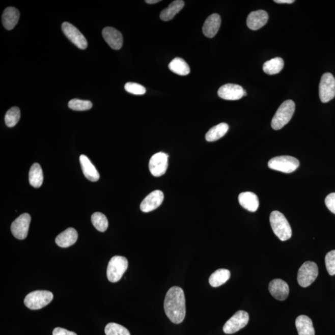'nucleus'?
<instances>
[{
	"mask_svg": "<svg viewBox=\"0 0 335 335\" xmlns=\"http://www.w3.org/2000/svg\"><path fill=\"white\" fill-rule=\"evenodd\" d=\"M166 316L175 324L183 322L186 316V299L182 289L178 286L170 288L164 301Z\"/></svg>",
	"mask_w": 335,
	"mask_h": 335,
	"instance_id": "nucleus-1",
	"label": "nucleus"
},
{
	"mask_svg": "<svg viewBox=\"0 0 335 335\" xmlns=\"http://www.w3.org/2000/svg\"><path fill=\"white\" fill-rule=\"evenodd\" d=\"M272 231L281 241H286L292 237V229L290 224L282 213L275 211L271 212L269 217Z\"/></svg>",
	"mask_w": 335,
	"mask_h": 335,
	"instance_id": "nucleus-2",
	"label": "nucleus"
},
{
	"mask_svg": "<svg viewBox=\"0 0 335 335\" xmlns=\"http://www.w3.org/2000/svg\"><path fill=\"white\" fill-rule=\"evenodd\" d=\"M296 108L294 102L287 100L281 105L272 119L271 127L274 130H280L291 121Z\"/></svg>",
	"mask_w": 335,
	"mask_h": 335,
	"instance_id": "nucleus-3",
	"label": "nucleus"
},
{
	"mask_svg": "<svg viewBox=\"0 0 335 335\" xmlns=\"http://www.w3.org/2000/svg\"><path fill=\"white\" fill-rule=\"evenodd\" d=\"M53 298V294L50 291H33L25 297L24 304L31 310H39L49 304Z\"/></svg>",
	"mask_w": 335,
	"mask_h": 335,
	"instance_id": "nucleus-4",
	"label": "nucleus"
},
{
	"mask_svg": "<svg viewBox=\"0 0 335 335\" xmlns=\"http://www.w3.org/2000/svg\"><path fill=\"white\" fill-rule=\"evenodd\" d=\"M128 268L127 258L121 256L113 257L107 268V279L111 283H117L123 277Z\"/></svg>",
	"mask_w": 335,
	"mask_h": 335,
	"instance_id": "nucleus-5",
	"label": "nucleus"
},
{
	"mask_svg": "<svg viewBox=\"0 0 335 335\" xmlns=\"http://www.w3.org/2000/svg\"><path fill=\"white\" fill-rule=\"evenodd\" d=\"M319 275V268L317 264L312 261H306L298 271L297 281L302 288L311 286Z\"/></svg>",
	"mask_w": 335,
	"mask_h": 335,
	"instance_id": "nucleus-6",
	"label": "nucleus"
},
{
	"mask_svg": "<svg viewBox=\"0 0 335 335\" xmlns=\"http://www.w3.org/2000/svg\"><path fill=\"white\" fill-rule=\"evenodd\" d=\"M299 166V160L291 156H280L272 158L268 162L269 169L285 173L296 171Z\"/></svg>",
	"mask_w": 335,
	"mask_h": 335,
	"instance_id": "nucleus-7",
	"label": "nucleus"
},
{
	"mask_svg": "<svg viewBox=\"0 0 335 335\" xmlns=\"http://www.w3.org/2000/svg\"><path fill=\"white\" fill-rule=\"evenodd\" d=\"M319 96L323 103H328L335 96V78L330 73H326L321 78Z\"/></svg>",
	"mask_w": 335,
	"mask_h": 335,
	"instance_id": "nucleus-8",
	"label": "nucleus"
},
{
	"mask_svg": "<svg viewBox=\"0 0 335 335\" xmlns=\"http://www.w3.org/2000/svg\"><path fill=\"white\" fill-rule=\"evenodd\" d=\"M248 322V314L243 311H238L224 325L223 331L226 334L236 333L245 327Z\"/></svg>",
	"mask_w": 335,
	"mask_h": 335,
	"instance_id": "nucleus-9",
	"label": "nucleus"
},
{
	"mask_svg": "<svg viewBox=\"0 0 335 335\" xmlns=\"http://www.w3.org/2000/svg\"><path fill=\"white\" fill-rule=\"evenodd\" d=\"M169 156L166 153L159 152L153 155L149 161L150 173L155 177H160L166 173L169 166Z\"/></svg>",
	"mask_w": 335,
	"mask_h": 335,
	"instance_id": "nucleus-10",
	"label": "nucleus"
},
{
	"mask_svg": "<svg viewBox=\"0 0 335 335\" xmlns=\"http://www.w3.org/2000/svg\"><path fill=\"white\" fill-rule=\"evenodd\" d=\"M62 30L67 38L79 49H87L88 42L86 38L74 25L69 22H64L62 25Z\"/></svg>",
	"mask_w": 335,
	"mask_h": 335,
	"instance_id": "nucleus-11",
	"label": "nucleus"
},
{
	"mask_svg": "<svg viewBox=\"0 0 335 335\" xmlns=\"http://www.w3.org/2000/svg\"><path fill=\"white\" fill-rule=\"evenodd\" d=\"M31 218L29 214L25 213L20 215L11 224V230L14 237L19 240L27 237L29 231Z\"/></svg>",
	"mask_w": 335,
	"mask_h": 335,
	"instance_id": "nucleus-12",
	"label": "nucleus"
},
{
	"mask_svg": "<svg viewBox=\"0 0 335 335\" xmlns=\"http://www.w3.org/2000/svg\"><path fill=\"white\" fill-rule=\"evenodd\" d=\"M163 200V192L160 190H155L147 196L141 203V211L146 213L154 211L162 204Z\"/></svg>",
	"mask_w": 335,
	"mask_h": 335,
	"instance_id": "nucleus-13",
	"label": "nucleus"
},
{
	"mask_svg": "<svg viewBox=\"0 0 335 335\" xmlns=\"http://www.w3.org/2000/svg\"><path fill=\"white\" fill-rule=\"evenodd\" d=\"M245 90L240 85L226 84L221 87L218 90V95L226 100H238L243 97Z\"/></svg>",
	"mask_w": 335,
	"mask_h": 335,
	"instance_id": "nucleus-14",
	"label": "nucleus"
},
{
	"mask_svg": "<svg viewBox=\"0 0 335 335\" xmlns=\"http://www.w3.org/2000/svg\"><path fill=\"white\" fill-rule=\"evenodd\" d=\"M269 291L271 296L279 300H285L289 294V286L285 281L275 279L271 281L269 285Z\"/></svg>",
	"mask_w": 335,
	"mask_h": 335,
	"instance_id": "nucleus-15",
	"label": "nucleus"
},
{
	"mask_svg": "<svg viewBox=\"0 0 335 335\" xmlns=\"http://www.w3.org/2000/svg\"><path fill=\"white\" fill-rule=\"evenodd\" d=\"M103 36L113 49L119 50L123 45V37L122 34L115 28L106 27L103 30Z\"/></svg>",
	"mask_w": 335,
	"mask_h": 335,
	"instance_id": "nucleus-16",
	"label": "nucleus"
},
{
	"mask_svg": "<svg viewBox=\"0 0 335 335\" xmlns=\"http://www.w3.org/2000/svg\"><path fill=\"white\" fill-rule=\"evenodd\" d=\"M268 21V13L264 10H258L249 13L246 19V24L249 29L256 31L263 27Z\"/></svg>",
	"mask_w": 335,
	"mask_h": 335,
	"instance_id": "nucleus-17",
	"label": "nucleus"
},
{
	"mask_svg": "<svg viewBox=\"0 0 335 335\" xmlns=\"http://www.w3.org/2000/svg\"><path fill=\"white\" fill-rule=\"evenodd\" d=\"M221 24L220 16L218 14H212L206 20L203 25V31L207 38H212L217 35Z\"/></svg>",
	"mask_w": 335,
	"mask_h": 335,
	"instance_id": "nucleus-18",
	"label": "nucleus"
},
{
	"mask_svg": "<svg viewBox=\"0 0 335 335\" xmlns=\"http://www.w3.org/2000/svg\"><path fill=\"white\" fill-rule=\"evenodd\" d=\"M78 239V233L73 228H69L60 234L55 238V243L62 248H68L74 245Z\"/></svg>",
	"mask_w": 335,
	"mask_h": 335,
	"instance_id": "nucleus-19",
	"label": "nucleus"
},
{
	"mask_svg": "<svg viewBox=\"0 0 335 335\" xmlns=\"http://www.w3.org/2000/svg\"><path fill=\"white\" fill-rule=\"evenodd\" d=\"M238 201L243 208L248 211L255 212L259 207V200L256 194L252 192L241 193L238 197Z\"/></svg>",
	"mask_w": 335,
	"mask_h": 335,
	"instance_id": "nucleus-20",
	"label": "nucleus"
},
{
	"mask_svg": "<svg viewBox=\"0 0 335 335\" xmlns=\"http://www.w3.org/2000/svg\"><path fill=\"white\" fill-rule=\"evenodd\" d=\"M79 162H80L81 169L83 170L85 177L88 180L92 181V182H96V181L99 180V174L97 170L96 169L92 161L86 155H81L80 156Z\"/></svg>",
	"mask_w": 335,
	"mask_h": 335,
	"instance_id": "nucleus-21",
	"label": "nucleus"
},
{
	"mask_svg": "<svg viewBox=\"0 0 335 335\" xmlns=\"http://www.w3.org/2000/svg\"><path fill=\"white\" fill-rule=\"evenodd\" d=\"M20 16L19 11L16 8H6L2 15L3 25L7 30H13L18 24Z\"/></svg>",
	"mask_w": 335,
	"mask_h": 335,
	"instance_id": "nucleus-22",
	"label": "nucleus"
},
{
	"mask_svg": "<svg viewBox=\"0 0 335 335\" xmlns=\"http://www.w3.org/2000/svg\"><path fill=\"white\" fill-rule=\"evenodd\" d=\"M296 326L299 335H315L312 320L308 316H300L296 320Z\"/></svg>",
	"mask_w": 335,
	"mask_h": 335,
	"instance_id": "nucleus-23",
	"label": "nucleus"
},
{
	"mask_svg": "<svg viewBox=\"0 0 335 335\" xmlns=\"http://www.w3.org/2000/svg\"><path fill=\"white\" fill-rule=\"evenodd\" d=\"M184 2L182 0H176L170 4L165 9L161 11L160 19L163 21H169L183 10Z\"/></svg>",
	"mask_w": 335,
	"mask_h": 335,
	"instance_id": "nucleus-24",
	"label": "nucleus"
},
{
	"mask_svg": "<svg viewBox=\"0 0 335 335\" xmlns=\"http://www.w3.org/2000/svg\"><path fill=\"white\" fill-rule=\"evenodd\" d=\"M231 277V272L228 269H217L209 277V284L214 288H217L225 284Z\"/></svg>",
	"mask_w": 335,
	"mask_h": 335,
	"instance_id": "nucleus-25",
	"label": "nucleus"
},
{
	"mask_svg": "<svg viewBox=\"0 0 335 335\" xmlns=\"http://www.w3.org/2000/svg\"><path fill=\"white\" fill-rule=\"evenodd\" d=\"M29 180L31 185L35 188H39L43 183V172L39 163H35L31 167Z\"/></svg>",
	"mask_w": 335,
	"mask_h": 335,
	"instance_id": "nucleus-26",
	"label": "nucleus"
},
{
	"mask_svg": "<svg viewBox=\"0 0 335 335\" xmlns=\"http://www.w3.org/2000/svg\"><path fill=\"white\" fill-rule=\"evenodd\" d=\"M229 125L226 123H220L214 127L207 132L206 140L207 142H214L224 137L229 130Z\"/></svg>",
	"mask_w": 335,
	"mask_h": 335,
	"instance_id": "nucleus-27",
	"label": "nucleus"
},
{
	"mask_svg": "<svg viewBox=\"0 0 335 335\" xmlns=\"http://www.w3.org/2000/svg\"><path fill=\"white\" fill-rule=\"evenodd\" d=\"M169 67L172 72L181 76H186L190 73V68L183 59L177 58L170 62Z\"/></svg>",
	"mask_w": 335,
	"mask_h": 335,
	"instance_id": "nucleus-28",
	"label": "nucleus"
},
{
	"mask_svg": "<svg viewBox=\"0 0 335 335\" xmlns=\"http://www.w3.org/2000/svg\"><path fill=\"white\" fill-rule=\"evenodd\" d=\"M284 61L280 58H276L265 62L263 65L264 72L268 75H276L283 69Z\"/></svg>",
	"mask_w": 335,
	"mask_h": 335,
	"instance_id": "nucleus-29",
	"label": "nucleus"
},
{
	"mask_svg": "<svg viewBox=\"0 0 335 335\" xmlns=\"http://www.w3.org/2000/svg\"><path fill=\"white\" fill-rule=\"evenodd\" d=\"M92 222L94 227L98 231L104 232L108 227V220L103 214L101 212H95L92 215Z\"/></svg>",
	"mask_w": 335,
	"mask_h": 335,
	"instance_id": "nucleus-30",
	"label": "nucleus"
},
{
	"mask_svg": "<svg viewBox=\"0 0 335 335\" xmlns=\"http://www.w3.org/2000/svg\"><path fill=\"white\" fill-rule=\"evenodd\" d=\"M20 117H21V113L18 107H13L8 110L6 114L5 121V124L8 127H15L18 124Z\"/></svg>",
	"mask_w": 335,
	"mask_h": 335,
	"instance_id": "nucleus-31",
	"label": "nucleus"
},
{
	"mask_svg": "<svg viewBox=\"0 0 335 335\" xmlns=\"http://www.w3.org/2000/svg\"><path fill=\"white\" fill-rule=\"evenodd\" d=\"M106 335H130L126 328L116 323H109L105 327Z\"/></svg>",
	"mask_w": 335,
	"mask_h": 335,
	"instance_id": "nucleus-32",
	"label": "nucleus"
},
{
	"mask_svg": "<svg viewBox=\"0 0 335 335\" xmlns=\"http://www.w3.org/2000/svg\"><path fill=\"white\" fill-rule=\"evenodd\" d=\"M93 104L92 102L86 100H81L78 99H73L69 103V107L70 109L78 111H83L92 108Z\"/></svg>",
	"mask_w": 335,
	"mask_h": 335,
	"instance_id": "nucleus-33",
	"label": "nucleus"
},
{
	"mask_svg": "<svg viewBox=\"0 0 335 335\" xmlns=\"http://www.w3.org/2000/svg\"><path fill=\"white\" fill-rule=\"evenodd\" d=\"M125 90L127 92L135 95H143L146 93V88L140 84L129 82L125 85Z\"/></svg>",
	"mask_w": 335,
	"mask_h": 335,
	"instance_id": "nucleus-34",
	"label": "nucleus"
},
{
	"mask_svg": "<svg viewBox=\"0 0 335 335\" xmlns=\"http://www.w3.org/2000/svg\"><path fill=\"white\" fill-rule=\"evenodd\" d=\"M326 270L331 276L335 275V250L328 252L325 257Z\"/></svg>",
	"mask_w": 335,
	"mask_h": 335,
	"instance_id": "nucleus-35",
	"label": "nucleus"
},
{
	"mask_svg": "<svg viewBox=\"0 0 335 335\" xmlns=\"http://www.w3.org/2000/svg\"><path fill=\"white\" fill-rule=\"evenodd\" d=\"M325 204L327 208L335 214V192L331 193L326 197Z\"/></svg>",
	"mask_w": 335,
	"mask_h": 335,
	"instance_id": "nucleus-36",
	"label": "nucleus"
},
{
	"mask_svg": "<svg viewBox=\"0 0 335 335\" xmlns=\"http://www.w3.org/2000/svg\"><path fill=\"white\" fill-rule=\"evenodd\" d=\"M53 335H77L75 332L70 331L66 329L57 327L53 331Z\"/></svg>",
	"mask_w": 335,
	"mask_h": 335,
	"instance_id": "nucleus-37",
	"label": "nucleus"
},
{
	"mask_svg": "<svg viewBox=\"0 0 335 335\" xmlns=\"http://www.w3.org/2000/svg\"><path fill=\"white\" fill-rule=\"evenodd\" d=\"M274 2L275 3H277V4H292L295 2L294 0H274Z\"/></svg>",
	"mask_w": 335,
	"mask_h": 335,
	"instance_id": "nucleus-38",
	"label": "nucleus"
},
{
	"mask_svg": "<svg viewBox=\"0 0 335 335\" xmlns=\"http://www.w3.org/2000/svg\"><path fill=\"white\" fill-rule=\"evenodd\" d=\"M160 0H146V2L148 4H155L160 2Z\"/></svg>",
	"mask_w": 335,
	"mask_h": 335,
	"instance_id": "nucleus-39",
	"label": "nucleus"
}]
</instances>
